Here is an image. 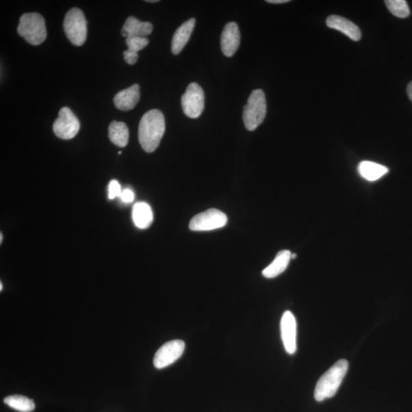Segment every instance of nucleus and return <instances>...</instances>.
Masks as SVG:
<instances>
[{"mask_svg":"<svg viewBox=\"0 0 412 412\" xmlns=\"http://www.w3.org/2000/svg\"><path fill=\"white\" fill-rule=\"evenodd\" d=\"M165 128V119L161 111L152 110L145 113L138 128L139 142L144 151L151 153L158 148Z\"/></svg>","mask_w":412,"mask_h":412,"instance_id":"nucleus-1","label":"nucleus"},{"mask_svg":"<svg viewBox=\"0 0 412 412\" xmlns=\"http://www.w3.org/2000/svg\"><path fill=\"white\" fill-rule=\"evenodd\" d=\"M328 27L340 31L353 41H359L361 38V31L358 26L350 20L339 16H330L326 20Z\"/></svg>","mask_w":412,"mask_h":412,"instance_id":"nucleus-12","label":"nucleus"},{"mask_svg":"<svg viewBox=\"0 0 412 412\" xmlns=\"http://www.w3.org/2000/svg\"><path fill=\"white\" fill-rule=\"evenodd\" d=\"M0 290H3V283H0Z\"/></svg>","mask_w":412,"mask_h":412,"instance_id":"nucleus-30","label":"nucleus"},{"mask_svg":"<svg viewBox=\"0 0 412 412\" xmlns=\"http://www.w3.org/2000/svg\"><path fill=\"white\" fill-rule=\"evenodd\" d=\"M195 24V18H190L188 21L185 22L182 25L179 26L172 40L171 50L172 54L175 55H179L185 44L188 43L192 32L194 29Z\"/></svg>","mask_w":412,"mask_h":412,"instance_id":"nucleus-14","label":"nucleus"},{"mask_svg":"<svg viewBox=\"0 0 412 412\" xmlns=\"http://www.w3.org/2000/svg\"><path fill=\"white\" fill-rule=\"evenodd\" d=\"M153 25L149 22H141L134 16H130L126 20L121 31L122 36L126 38L130 37L146 38L151 34Z\"/></svg>","mask_w":412,"mask_h":412,"instance_id":"nucleus-15","label":"nucleus"},{"mask_svg":"<svg viewBox=\"0 0 412 412\" xmlns=\"http://www.w3.org/2000/svg\"><path fill=\"white\" fill-rule=\"evenodd\" d=\"M407 94L410 101L412 103V81L407 86Z\"/></svg>","mask_w":412,"mask_h":412,"instance_id":"nucleus-26","label":"nucleus"},{"mask_svg":"<svg viewBox=\"0 0 412 412\" xmlns=\"http://www.w3.org/2000/svg\"><path fill=\"white\" fill-rule=\"evenodd\" d=\"M359 174L368 181H376L387 174L389 169L385 166L372 162H362L358 166Z\"/></svg>","mask_w":412,"mask_h":412,"instance_id":"nucleus-19","label":"nucleus"},{"mask_svg":"<svg viewBox=\"0 0 412 412\" xmlns=\"http://www.w3.org/2000/svg\"><path fill=\"white\" fill-rule=\"evenodd\" d=\"M120 198L124 203H131L134 201L135 194L132 190L126 189L122 192Z\"/></svg>","mask_w":412,"mask_h":412,"instance_id":"nucleus-24","label":"nucleus"},{"mask_svg":"<svg viewBox=\"0 0 412 412\" xmlns=\"http://www.w3.org/2000/svg\"><path fill=\"white\" fill-rule=\"evenodd\" d=\"M385 5L394 16L404 18L410 15V10L407 1L404 0H387Z\"/></svg>","mask_w":412,"mask_h":412,"instance_id":"nucleus-22","label":"nucleus"},{"mask_svg":"<svg viewBox=\"0 0 412 412\" xmlns=\"http://www.w3.org/2000/svg\"><path fill=\"white\" fill-rule=\"evenodd\" d=\"M348 362L342 359L332 365L326 373L319 378L314 394L316 401L322 402L337 394L344 376L348 373Z\"/></svg>","mask_w":412,"mask_h":412,"instance_id":"nucleus-2","label":"nucleus"},{"mask_svg":"<svg viewBox=\"0 0 412 412\" xmlns=\"http://www.w3.org/2000/svg\"><path fill=\"white\" fill-rule=\"evenodd\" d=\"M139 99H140V88L138 84H134L129 88L118 92L113 101L118 110L129 111L136 107Z\"/></svg>","mask_w":412,"mask_h":412,"instance_id":"nucleus-13","label":"nucleus"},{"mask_svg":"<svg viewBox=\"0 0 412 412\" xmlns=\"http://www.w3.org/2000/svg\"><path fill=\"white\" fill-rule=\"evenodd\" d=\"M148 3H157L158 0H149V1H146Z\"/></svg>","mask_w":412,"mask_h":412,"instance_id":"nucleus-27","label":"nucleus"},{"mask_svg":"<svg viewBox=\"0 0 412 412\" xmlns=\"http://www.w3.org/2000/svg\"><path fill=\"white\" fill-rule=\"evenodd\" d=\"M291 252L288 250H283L279 252L274 261L263 270V276L268 279H272L281 275L288 268L291 260Z\"/></svg>","mask_w":412,"mask_h":412,"instance_id":"nucleus-16","label":"nucleus"},{"mask_svg":"<svg viewBox=\"0 0 412 412\" xmlns=\"http://www.w3.org/2000/svg\"><path fill=\"white\" fill-rule=\"evenodd\" d=\"M296 321L291 311H285L281 322V337L285 351L294 355L296 351Z\"/></svg>","mask_w":412,"mask_h":412,"instance_id":"nucleus-10","label":"nucleus"},{"mask_svg":"<svg viewBox=\"0 0 412 412\" xmlns=\"http://www.w3.org/2000/svg\"><path fill=\"white\" fill-rule=\"evenodd\" d=\"M181 105L185 115L197 118L202 115L205 108V94L201 86L192 83L181 98Z\"/></svg>","mask_w":412,"mask_h":412,"instance_id":"nucleus-7","label":"nucleus"},{"mask_svg":"<svg viewBox=\"0 0 412 412\" xmlns=\"http://www.w3.org/2000/svg\"><path fill=\"white\" fill-rule=\"evenodd\" d=\"M128 50L124 51V59L129 65H134L138 62V52L147 47L149 40L143 37H130L126 38Z\"/></svg>","mask_w":412,"mask_h":412,"instance_id":"nucleus-18","label":"nucleus"},{"mask_svg":"<svg viewBox=\"0 0 412 412\" xmlns=\"http://www.w3.org/2000/svg\"><path fill=\"white\" fill-rule=\"evenodd\" d=\"M132 219L138 229H149L154 219L151 206L144 202L136 203L132 209Z\"/></svg>","mask_w":412,"mask_h":412,"instance_id":"nucleus-17","label":"nucleus"},{"mask_svg":"<svg viewBox=\"0 0 412 412\" xmlns=\"http://www.w3.org/2000/svg\"><path fill=\"white\" fill-rule=\"evenodd\" d=\"M20 36L32 45H39L47 38L45 22L38 13H25L19 19L17 29Z\"/></svg>","mask_w":412,"mask_h":412,"instance_id":"nucleus-3","label":"nucleus"},{"mask_svg":"<svg viewBox=\"0 0 412 412\" xmlns=\"http://www.w3.org/2000/svg\"><path fill=\"white\" fill-rule=\"evenodd\" d=\"M4 403L13 409L21 412H31L35 410L34 401L23 396H10L4 398Z\"/></svg>","mask_w":412,"mask_h":412,"instance_id":"nucleus-21","label":"nucleus"},{"mask_svg":"<svg viewBox=\"0 0 412 412\" xmlns=\"http://www.w3.org/2000/svg\"><path fill=\"white\" fill-rule=\"evenodd\" d=\"M121 185L117 181H112L109 184V198L113 199L120 197L122 194Z\"/></svg>","mask_w":412,"mask_h":412,"instance_id":"nucleus-23","label":"nucleus"},{"mask_svg":"<svg viewBox=\"0 0 412 412\" xmlns=\"http://www.w3.org/2000/svg\"><path fill=\"white\" fill-rule=\"evenodd\" d=\"M64 29L72 44L83 45L88 36V23L83 12L78 8L69 10L64 18Z\"/></svg>","mask_w":412,"mask_h":412,"instance_id":"nucleus-5","label":"nucleus"},{"mask_svg":"<svg viewBox=\"0 0 412 412\" xmlns=\"http://www.w3.org/2000/svg\"><path fill=\"white\" fill-rule=\"evenodd\" d=\"M109 137L111 142L124 148L128 144L129 138V131L124 123L113 121L109 127Z\"/></svg>","mask_w":412,"mask_h":412,"instance_id":"nucleus-20","label":"nucleus"},{"mask_svg":"<svg viewBox=\"0 0 412 412\" xmlns=\"http://www.w3.org/2000/svg\"><path fill=\"white\" fill-rule=\"evenodd\" d=\"M228 218L224 212L211 209L191 219L190 229L194 231H207L221 229L227 224Z\"/></svg>","mask_w":412,"mask_h":412,"instance_id":"nucleus-6","label":"nucleus"},{"mask_svg":"<svg viewBox=\"0 0 412 412\" xmlns=\"http://www.w3.org/2000/svg\"><path fill=\"white\" fill-rule=\"evenodd\" d=\"M241 42V34L238 25L231 22L225 25L221 37V48L226 57L235 54Z\"/></svg>","mask_w":412,"mask_h":412,"instance_id":"nucleus-11","label":"nucleus"},{"mask_svg":"<svg viewBox=\"0 0 412 412\" xmlns=\"http://www.w3.org/2000/svg\"><path fill=\"white\" fill-rule=\"evenodd\" d=\"M296 257V254H292L291 255V259H295Z\"/></svg>","mask_w":412,"mask_h":412,"instance_id":"nucleus-28","label":"nucleus"},{"mask_svg":"<svg viewBox=\"0 0 412 412\" xmlns=\"http://www.w3.org/2000/svg\"><path fill=\"white\" fill-rule=\"evenodd\" d=\"M267 115V101L262 90L252 91L248 99L247 105H244L243 120L246 129L255 131L263 122Z\"/></svg>","mask_w":412,"mask_h":412,"instance_id":"nucleus-4","label":"nucleus"},{"mask_svg":"<svg viewBox=\"0 0 412 412\" xmlns=\"http://www.w3.org/2000/svg\"><path fill=\"white\" fill-rule=\"evenodd\" d=\"M0 239H1V240H0V243H2L3 242V235H0Z\"/></svg>","mask_w":412,"mask_h":412,"instance_id":"nucleus-29","label":"nucleus"},{"mask_svg":"<svg viewBox=\"0 0 412 412\" xmlns=\"http://www.w3.org/2000/svg\"><path fill=\"white\" fill-rule=\"evenodd\" d=\"M79 129L81 124L69 108L63 107L60 110L58 118L53 125V130L57 137L69 140L78 134Z\"/></svg>","mask_w":412,"mask_h":412,"instance_id":"nucleus-8","label":"nucleus"},{"mask_svg":"<svg viewBox=\"0 0 412 412\" xmlns=\"http://www.w3.org/2000/svg\"><path fill=\"white\" fill-rule=\"evenodd\" d=\"M185 343L174 340L165 343L159 348L154 357V365L157 369H164L175 363L185 350Z\"/></svg>","mask_w":412,"mask_h":412,"instance_id":"nucleus-9","label":"nucleus"},{"mask_svg":"<svg viewBox=\"0 0 412 412\" xmlns=\"http://www.w3.org/2000/svg\"><path fill=\"white\" fill-rule=\"evenodd\" d=\"M267 2L272 4H282L289 3V0H268Z\"/></svg>","mask_w":412,"mask_h":412,"instance_id":"nucleus-25","label":"nucleus"}]
</instances>
